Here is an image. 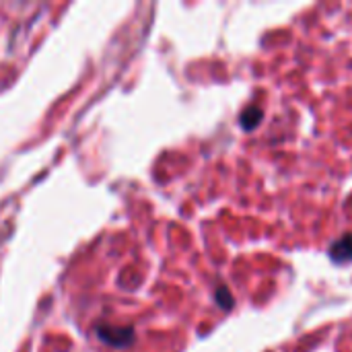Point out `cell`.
Returning <instances> with one entry per match:
<instances>
[{
  "instance_id": "cell-3",
  "label": "cell",
  "mask_w": 352,
  "mask_h": 352,
  "mask_svg": "<svg viewBox=\"0 0 352 352\" xmlns=\"http://www.w3.org/2000/svg\"><path fill=\"white\" fill-rule=\"evenodd\" d=\"M262 120H264V109L260 107V105H248L243 111H241V116H239V124H241V128L245 130V132H250V130H256L260 124H262Z\"/></svg>"
},
{
  "instance_id": "cell-2",
  "label": "cell",
  "mask_w": 352,
  "mask_h": 352,
  "mask_svg": "<svg viewBox=\"0 0 352 352\" xmlns=\"http://www.w3.org/2000/svg\"><path fill=\"white\" fill-rule=\"evenodd\" d=\"M328 256L334 264H349L352 262V233H344L340 239H336L330 250Z\"/></svg>"
},
{
  "instance_id": "cell-1",
  "label": "cell",
  "mask_w": 352,
  "mask_h": 352,
  "mask_svg": "<svg viewBox=\"0 0 352 352\" xmlns=\"http://www.w3.org/2000/svg\"><path fill=\"white\" fill-rule=\"evenodd\" d=\"M97 334L101 336L103 342H107L109 346H128L134 340V332L132 328H105L101 326L97 330Z\"/></svg>"
},
{
  "instance_id": "cell-4",
  "label": "cell",
  "mask_w": 352,
  "mask_h": 352,
  "mask_svg": "<svg viewBox=\"0 0 352 352\" xmlns=\"http://www.w3.org/2000/svg\"><path fill=\"white\" fill-rule=\"evenodd\" d=\"M214 299H217V303L225 309V311H229V309H233V297H231V291L225 287V285H221L217 291H214Z\"/></svg>"
}]
</instances>
